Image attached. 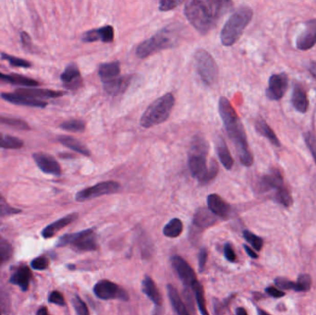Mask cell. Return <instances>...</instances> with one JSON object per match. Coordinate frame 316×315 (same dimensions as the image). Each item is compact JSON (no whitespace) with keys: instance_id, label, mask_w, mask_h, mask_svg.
Returning <instances> with one entry per match:
<instances>
[{"instance_id":"8992f818","label":"cell","mask_w":316,"mask_h":315,"mask_svg":"<svg viewBox=\"0 0 316 315\" xmlns=\"http://www.w3.org/2000/svg\"><path fill=\"white\" fill-rule=\"evenodd\" d=\"M178 40L179 37L176 31L170 27H165L152 37L141 43L136 48V56L140 58H146L156 52L174 47Z\"/></svg>"},{"instance_id":"11a10c76","label":"cell","mask_w":316,"mask_h":315,"mask_svg":"<svg viewBox=\"0 0 316 315\" xmlns=\"http://www.w3.org/2000/svg\"><path fill=\"white\" fill-rule=\"evenodd\" d=\"M308 69H309V71L311 72V75L313 76L316 79V62L311 61V63L309 64Z\"/></svg>"},{"instance_id":"7dc6e473","label":"cell","mask_w":316,"mask_h":315,"mask_svg":"<svg viewBox=\"0 0 316 315\" xmlns=\"http://www.w3.org/2000/svg\"><path fill=\"white\" fill-rule=\"evenodd\" d=\"M48 264L49 263H48V260L47 259V257L40 256V257H37V258L33 260L31 265H32V267L33 269L38 270V271H42V270L48 268Z\"/></svg>"},{"instance_id":"7402d4cb","label":"cell","mask_w":316,"mask_h":315,"mask_svg":"<svg viewBox=\"0 0 316 315\" xmlns=\"http://www.w3.org/2000/svg\"><path fill=\"white\" fill-rule=\"evenodd\" d=\"M78 217L77 214H71L66 217H62L57 221L54 222L52 224L48 225L42 232V236L45 239L52 238L57 234L58 231L61 230L64 227H66L68 225L71 224L72 222L75 221Z\"/></svg>"},{"instance_id":"30bf717a","label":"cell","mask_w":316,"mask_h":315,"mask_svg":"<svg viewBox=\"0 0 316 315\" xmlns=\"http://www.w3.org/2000/svg\"><path fill=\"white\" fill-rule=\"evenodd\" d=\"M94 293L95 296L104 301L113 299H119L122 301L129 300V296L123 288L118 286L116 283L109 280H101L96 283L94 287Z\"/></svg>"},{"instance_id":"52a82bcc","label":"cell","mask_w":316,"mask_h":315,"mask_svg":"<svg viewBox=\"0 0 316 315\" xmlns=\"http://www.w3.org/2000/svg\"><path fill=\"white\" fill-rule=\"evenodd\" d=\"M195 66L204 85L213 86L218 79V67L215 58L205 49H197L194 54Z\"/></svg>"},{"instance_id":"4dcf8cb0","label":"cell","mask_w":316,"mask_h":315,"mask_svg":"<svg viewBox=\"0 0 316 315\" xmlns=\"http://www.w3.org/2000/svg\"><path fill=\"white\" fill-rule=\"evenodd\" d=\"M0 80L8 81V82H10L11 85H20V86L26 87V88L35 87V86L40 85L37 80H33L32 78H28V77H25V76L19 75L17 73H12L10 75H7V74L0 72Z\"/></svg>"},{"instance_id":"74e56055","label":"cell","mask_w":316,"mask_h":315,"mask_svg":"<svg viewBox=\"0 0 316 315\" xmlns=\"http://www.w3.org/2000/svg\"><path fill=\"white\" fill-rule=\"evenodd\" d=\"M274 199L276 202L283 206L289 207L292 205V195L288 187L286 186H284L283 188H280L278 192L275 193Z\"/></svg>"},{"instance_id":"d6986e66","label":"cell","mask_w":316,"mask_h":315,"mask_svg":"<svg viewBox=\"0 0 316 315\" xmlns=\"http://www.w3.org/2000/svg\"><path fill=\"white\" fill-rule=\"evenodd\" d=\"M1 97L4 99L5 101L14 103V104H18V106H24V107H30V108H39V109H45L48 106V103L45 102V101L31 98L28 96H25L23 94H16V93H3L1 94Z\"/></svg>"},{"instance_id":"44dd1931","label":"cell","mask_w":316,"mask_h":315,"mask_svg":"<svg viewBox=\"0 0 316 315\" xmlns=\"http://www.w3.org/2000/svg\"><path fill=\"white\" fill-rule=\"evenodd\" d=\"M132 78H133L132 75L120 76L115 80L104 82L103 83L104 91L108 94L114 96L123 94L128 89L129 85H131Z\"/></svg>"},{"instance_id":"816d5d0a","label":"cell","mask_w":316,"mask_h":315,"mask_svg":"<svg viewBox=\"0 0 316 315\" xmlns=\"http://www.w3.org/2000/svg\"><path fill=\"white\" fill-rule=\"evenodd\" d=\"M207 250L205 249H202L200 250V254H199L198 261H199V269L200 271H203L204 269V266L206 264V261H207Z\"/></svg>"},{"instance_id":"cb8c5ba5","label":"cell","mask_w":316,"mask_h":315,"mask_svg":"<svg viewBox=\"0 0 316 315\" xmlns=\"http://www.w3.org/2000/svg\"><path fill=\"white\" fill-rule=\"evenodd\" d=\"M217 218L218 217L215 216L208 208L201 207L194 214V226L203 229L215 225L217 222Z\"/></svg>"},{"instance_id":"d6a6232c","label":"cell","mask_w":316,"mask_h":315,"mask_svg":"<svg viewBox=\"0 0 316 315\" xmlns=\"http://www.w3.org/2000/svg\"><path fill=\"white\" fill-rule=\"evenodd\" d=\"M24 146V141L20 140L19 138L0 133V148L1 149L18 150V149L23 148Z\"/></svg>"},{"instance_id":"8d00e7d4","label":"cell","mask_w":316,"mask_h":315,"mask_svg":"<svg viewBox=\"0 0 316 315\" xmlns=\"http://www.w3.org/2000/svg\"><path fill=\"white\" fill-rule=\"evenodd\" d=\"M63 131L70 132H83L86 129V123L82 119H69L59 125Z\"/></svg>"},{"instance_id":"4316f807","label":"cell","mask_w":316,"mask_h":315,"mask_svg":"<svg viewBox=\"0 0 316 315\" xmlns=\"http://www.w3.org/2000/svg\"><path fill=\"white\" fill-rule=\"evenodd\" d=\"M57 141H59L62 145L66 146L68 148L75 151L81 155H85V156L91 155V152L87 148V146L74 137L69 136V135H60V136L57 137Z\"/></svg>"},{"instance_id":"5b68a950","label":"cell","mask_w":316,"mask_h":315,"mask_svg":"<svg viewBox=\"0 0 316 315\" xmlns=\"http://www.w3.org/2000/svg\"><path fill=\"white\" fill-rule=\"evenodd\" d=\"M174 106V95L171 93L164 94L147 108L145 112L142 114L140 125L144 129H150L165 122L170 118Z\"/></svg>"},{"instance_id":"603a6c76","label":"cell","mask_w":316,"mask_h":315,"mask_svg":"<svg viewBox=\"0 0 316 315\" xmlns=\"http://www.w3.org/2000/svg\"><path fill=\"white\" fill-rule=\"evenodd\" d=\"M98 75H99L102 83L115 80L118 77H120L119 61H112L101 64L98 68Z\"/></svg>"},{"instance_id":"f546056e","label":"cell","mask_w":316,"mask_h":315,"mask_svg":"<svg viewBox=\"0 0 316 315\" xmlns=\"http://www.w3.org/2000/svg\"><path fill=\"white\" fill-rule=\"evenodd\" d=\"M142 292L151 300L156 305H161L162 296L159 289L156 287V283L149 277L143 279L142 281Z\"/></svg>"},{"instance_id":"ffe728a7","label":"cell","mask_w":316,"mask_h":315,"mask_svg":"<svg viewBox=\"0 0 316 315\" xmlns=\"http://www.w3.org/2000/svg\"><path fill=\"white\" fill-rule=\"evenodd\" d=\"M16 94H23L31 98L43 101L42 99L58 98L64 95L65 93L61 91H53L49 89H40L34 87L19 88L16 90Z\"/></svg>"},{"instance_id":"db71d44e","label":"cell","mask_w":316,"mask_h":315,"mask_svg":"<svg viewBox=\"0 0 316 315\" xmlns=\"http://www.w3.org/2000/svg\"><path fill=\"white\" fill-rule=\"evenodd\" d=\"M244 249H245L246 253L248 254V255L250 256V258L256 259L258 257V255L256 254L255 250L252 249H250V247H248L247 245H244Z\"/></svg>"},{"instance_id":"4fadbf2b","label":"cell","mask_w":316,"mask_h":315,"mask_svg":"<svg viewBox=\"0 0 316 315\" xmlns=\"http://www.w3.org/2000/svg\"><path fill=\"white\" fill-rule=\"evenodd\" d=\"M287 88H288V76L285 73L273 74L268 80L266 96L270 100L278 101L283 97Z\"/></svg>"},{"instance_id":"f907efd6","label":"cell","mask_w":316,"mask_h":315,"mask_svg":"<svg viewBox=\"0 0 316 315\" xmlns=\"http://www.w3.org/2000/svg\"><path fill=\"white\" fill-rule=\"evenodd\" d=\"M20 40H22V43H23L25 49H27L28 51L32 49L33 42H32V39L30 37L28 33H26V32H22L20 33Z\"/></svg>"},{"instance_id":"e0dca14e","label":"cell","mask_w":316,"mask_h":315,"mask_svg":"<svg viewBox=\"0 0 316 315\" xmlns=\"http://www.w3.org/2000/svg\"><path fill=\"white\" fill-rule=\"evenodd\" d=\"M114 28L107 25L101 28L94 29L83 33L81 40L85 43H94L100 41L104 44H110L114 41Z\"/></svg>"},{"instance_id":"484cf974","label":"cell","mask_w":316,"mask_h":315,"mask_svg":"<svg viewBox=\"0 0 316 315\" xmlns=\"http://www.w3.org/2000/svg\"><path fill=\"white\" fill-rule=\"evenodd\" d=\"M216 149H217L218 158L223 166L227 170H231L234 165V160L232 158L230 152L228 150L227 143L223 140L221 136L217 137V141H216Z\"/></svg>"},{"instance_id":"9f6ffc18","label":"cell","mask_w":316,"mask_h":315,"mask_svg":"<svg viewBox=\"0 0 316 315\" xmlns=\"http://www.w3.org/2000/svg\"><path fill=\"white\" fill-rule=\"evenodd\" d=\"M37 315H48V310L47 307H42L40 308L37 311Z\"/></svg>"},{"instance_id":"681fc988","label":"cell","mask_w":316,"mask_h":315,"mask_svg":"<svg viewBox=\"0 0 316 315\" xmlns=\"http://www.w3.org/2000/svg\"><path fill=\"white\" fill-rule=\"evenodd\" d=\"M224 254H225V257H226L227 261L232 262V263L236 261V254H235L234 249L232 248L231 245L229 244V243H226L225 244Z\"/></svg>"},{"instance_id":"ba28073f","label":"cell","mask_w":316,"mask_h":315,"mask_svg":"<svg viewBox=\"0 0 316 315\" xmlns=\"http://www.w3.org/2000/svg\"><path fill=\"white\" fill-rule=\"evenodd\" d=\"M71 245L74 249L80 251H92L98 248L97 245V236L93 229L80 231L73 234H67L61 237L57 246L63 247Z\"/></svg>"},{"instance_id":"f6af8a7d","label":"cell","mask_w":316,"mask_h":315,"mask_svg":"<svg viewBox=\"0 0 316 315\" xmlns=\"http://www.w3.org/2000/svg\"><path fill=\"white\" fill-rule=\"evenodd\" d=\"M74 309L78 315H89V310L87 308V305L85 304V301L80 300V297L76 296L72 301Z\"/></svg>"},{"instance_id":"836d02e7","label":"cell","mask_w":316,"mask_h":315,"mask_svg":"<svg viewBox=\"0 0 316 315\" xmlns=\"http://www.w3.org/2000/svg\"><path fill=\"white\" fill-rule=\"evenodd\" d=\"M194 291V298L197 302L199 310L202 315H210L208 313L207 309H206V302H205V297L203 293V288L202 285L200 284L198 280L194 283V286L191 288Z\"/></svg>"},{"instance_id":"bcb514c9","label":"cell","mask_w":316,"mask_h":315,"mask_svg":"<svg viewBox=\"0 0 316 315\" xmlns=\"http://www.w3.org/2000/svg\"><path fill=\"white\" fill-rule=\"evenodd\" d=\"M181 3L182 1H179V0H161L159 2V10L165 12V11L175 10Z\"/></svg>"},{"instance_id":"ac0fdd59","label":"cell","mask_w":316,"mask_h":315,"mask_svg":"<svg viewBox=\"0 0 316 315\" xmlns=\"http://www.w3.org/2000/svg\"><path fill=\"white\" fill-rule=\"evenodd\" d=\"M207 206L215 216L221 218H227L231 212L230 205L216 193L208 195Z\"/></svg>"},{"instance_id":"c3c4849f","label":"cell","mask_w":316,"mask_h":315,"mask_svg":"<svg viewBox=\"0 0 316 315\" xmlns=\"http://www.w3.org/2000/svg\"><path fill=\"white\" fill-rule=\"evenodd\" d=\"M48 301H49L50 303H54V304H57V305H65L64 297H63V295H62L60 292L58 291L51 292V294L49 295V298H48Z\"/></svg>"},{"instance_id":"b9f144b4","label":"cell","mask_w":316,"mask_h":315,"mask_svg":"<svg viewBox=\"0 0 316 315\" xmlns=\"http://www.w3.org/2000/svg\"><path fill=\"white\" fill-rule=\"evenodd\" d=\"M243 237L252 246V248L256 249V250H261L262 248H263L264 240H263L262 238L255 235L254 233H251V232L248 230L243 231Z\"/></svg>"},{"instance_id":"1f68e13d","label":"cell","mask_w":316,"mask_h":315,"mask_svg":"<svg viewBox=\"0 0 316 315\" xmlns=\"http://www.w3.org/2000/svg\"><path fill=\"white\" fill-rule=\"evenodd\" d=\"M255 129H256L257 132L261 134L262 136L265 137L266 139H268L269 141H271L272 144H274L277 147H280L281 143L279 141V138L276 135L274 131L270 128L267 122L264 120L263 118H259V119L256 120Z\"/></svg>"},{"instance_id":"7c38bea8","label":"cell","mask_w":316,"mask_h":315,"mask_svg":"<svg viewBox=\"0 0 316 315\" xmlns=\"http://www.w3.org/2000/svg\"><path fill=\"white\" fill-rule=\"evenodd\" d=\"M33 158L39 170L45 174L60 176L62 173L61 166L57 159L51 155L46 153H34Z\"/></svg>"},{"instance_id":"83f0119b","label":"cell","mask_w":316,"mask_h":315,"mask_svg":"<svg viewBox=\"0 0 316 315\" xmlns=\"http://www.w3.org/2000/svg\"><path fill=\"white\" fill-rule=\"evenodd\" d=\"M167 294L172 307L178 315H189L184 301L181 300L179 292L172 285H167Z\"/></svg>"},{"instance_id":"f35d334b","label":"cell","mask_w":316,"mask_h":315,"mask_svg":"<svg viewBox=\"0 0 316 315\" xmlns=\"http://www.w3.org/2000/svg\"><path fill=\"white\" fill-rule=\"evenodd\" d=\"M13 254L12 246L8 240L0 235V265L7 263Z\"/></svg>"},{"instance_id":"ee69618b","label":"cell","mask_w":316,"mask_h":315,"mask_svg":"<svg viewBox=\"0 0 316 315\" xmlns=\"http://www.w3.org/2000/svg\"><path fill=\"white\" fill-rule=\"evenodd\" d=\"M275 284L276 286L283 289V290H295L297 291V284L295 282H292L290 280H288L287 278H278L275 279Z\"/></svg>"},{"instance_id":"ab89813d","label":"cell","mask_w":316,"mask_h":315,"mask_svg":"<svg viewBox=\"0 0 316 315\" xmlns=\"http://www.w3.org/2000/svg\"><path fill=\"white\" fill-rule=\"evenodd\" d=\"M1 57L6 61L10 63V66L16 67V68H23V69H29L32 67V63L20 57H14L6 53H1Z\"/></svg>"},{"instance_id":"3957f363","label":"cell","mask_w":316,"mask_h":315,"mask_svg":"<svg viewBox=\"0 0 316 315\" xmlns=\"http://www.w3.org/2000/svg\"><path fill=\"white\" fill-rule=\"evenodd\" d=\"M208 151L209 144L207 141L195 140L191 143L188 166L193 177L202 185L211 182L218 174V165L214 159L211 160L209 167L207 166L206 156Z\"/></svg>"},{"instance_id":"f1b7e54d","label":"cell","mask_w":316,"mask_h":315,"mask_svg":"<svg viewBox=\"0 0 316 315\" xmlns=\"http://www.w3.org/2000/svg\"><path fill=\"white\" fill-rule=\"evenodd\" d=\"M32 278V272L27 266L19 267L17 272H15L10 278V282L16 286H19L24 291H26L29 288L30 280Z\"/></svg>"},{"instance_id":"7a4b0ae2","label":"cell","mask_w":316,"mask_h":315,"mask_svg":"<svg viewBox=\"0 0 316 315\" xmlns=\"http://www.w3.org/2000/svg\"><path fill=\"white\" fill-rule=\"evenodd\" d=\"M218 112L227 135L235 146L237 155L239 156L241 164L245 166H250L254 164V156L247 141L243 124L230 102L224 96L219 99Z\"/></svg>"},{"instance_id":"277c9868","label":"cell","mask_w":316,"mask_h":315,"mask_svg":"<svg viewBox=\"0 0 316 315\" xmlns=\"http://www.w3.org/2000/svg\"><path fill=\"white\" fill-rule=\"evenodd\" d=\"M254 11L248 6H241L237 9L227 23L224 25L220 33V41L225 47H231L241 37L246 27L252 19Z\"/></svg>"},{"instance_id":"9a60e30c","label":"cell","mask_w":316,"mask_h":315,"mask_svg":"<svg viewBox=\"0 0 316 315\" xmlns=\"http://www.w3.org/2000/svg\"><path fill=\"white\" fill-rule=\"evenodd\" d=\"M316 45V19L305 24V28L296 39V47L299 50L306 51Z\"/></svg>"},{"instance_id":"2e32d148","label":"cell","mask_w":316,"mask_h":315,"mask_svg":"<svg viewBox=\"0 0 316 315\" xmlns=\"http://www.w3.org/2000/svg\"><path fill=\"white\" fill-rule=\"evenodd\" d=\"M60 80L67 89L78 90L82 86L80 71L75 63H71L65 68L60 75Z\"/></svg>"},{"instance_id":"6f0895ef","label":"cell","mask_w":316,"mask_h":315,"mask_svg":"<svg viewBox=\"0 0 316 315\" xmlns=\"http://www.w3.org/2000/svg\"><path fill=\"white\" fill-rule=\"evenodd\" d=\"M236 315H248L247 313V310L244 308H238L236 310Z\"/></svg>"},{"instance_id":"5bb4252c","label":"cell","mask_w":316,"mask_h":315,"mask_svg":"<svg viewBox=\"0 0 316 315\" xmlns=\"http://www.w3.org/2000/svg\"><path fill=\"white\" fill-rule=\"evenodd\" d=\"M284 186L286 185L284 184L283 176L281 172L279 170L273 169L269 170L268 173L261 177L257 187L260 193H267L273 190L278 192Z\"/></svg>"},{"instance_id":"6da1fadb","label":"cell","mask_w":316,"mask_h":315,"mask_svg":"<svg viewBox=\"0 0 316 315\" xmlns=\"http://www.w3.org/2000/svg\"><path fill=\"white\" fill-rule=\"evenodd\" d=\"M232 6L231 1L227 0H192L185 4V17L196 31L205 35L231 10Z\"/></svg>"},{"instance_id":"e575fe53","label":"cell","mask_w":316,"mask_h":315,"mask_svg":"<svg viewBox=\"0 0 316 315\" xmlns=\"http://www.w3.org/2000/svg\"><path fill=\"white\" fill-rule=\"evenodd\" d=\"M183 230V225L182 222L179 220V218H173L165 225L163 233L167 238H177L179 237Z\"/></svg>"},{"instance_id":"680465c9","label":"cell","mask_w":316,"mask_h":315,"mask_svg":"<svg viewBox=\"0 0 316 315\" xmlns=\"http://www.w3.org/2000/svg\"><path fill=\"white\" fill-rule=\"evenodd\" d=\"M257 313L258 315H270L268 312H266L265 310H262V309H257Z\"/></svg>"},{"instance_id":"9c48e42d","label":"cell","mask_w":316,"mask_h":315,"mask_svg":"<svg viewBox=\"0 0 316 315\" xmlns=\"http://www.w3.org/2000/svg\"><path fill=\"white\" fill-rule=\"evenodd\" d=\"M119 190H120V184L117 181H114V180L103 181V182L95 184V186L88 187V188L80 191L76 194V201L78 202L89 201V200L100 197L103 195L118 193Z\"/></svg>"},{"instance_id":"60d3db41","label":"cell","mask_w":316,"mask_h":315,"mask_svg":"<svg viewBox=\"0 0 316 315\" xmlns=\"http://www.w3.org/2000/svg\"><path fill=\"white\" fill-rule=\"evenodd\" d=\"M20 210L10 205L5 198L0 194V217H10L19 214Z\"/></svg>"},{"instance_id":"d4e9b609","label":"cell","mask_w":316,"mask_h":315,"mask_svg":"<svg viewBox=\"0 0 316 315\" xmlns=\"http://www.w3.org/2000/svg\"><path fill=\"white\" fill-rule=\"evenodd\" d=\"M291 102H292L293 107L296 109L297 111L301 113H306L308 108H309V100L307 97L306 91L304 90L302 85H298V83L294 85Z\"/></svg>"},{"instance_id":"d590c367","label":"cell","mask_w":316,"mask_h":315,"mask_svg":"<svg viewBox=\"0 0 316 315\" xmlns=\"http://www.w3.org/2000/svg\"><path fill=\"white\" fill-rule=\"evenodd\" d=\"M0 124H3L8 127L13 128L15 130H19V131L30 130L28 123L24 119L9 117V116H0Z\"/></svg>"},{"instance_id":"f5cc1de1","label":"cell","mask_w":316,"mask_h":315,"mask_svg":"<svg viewBox=\"0 0 316 315\" xmlns=\"http://www.w3.org/2000/svg\"><path fill=\"white\" fill-rule=\"evenodd\" d=\"M265 292L268 294L269 296L273 297V298H281V297L285 296V292L276 287H266Z\"/></svg>"},{"instance_id":"7bdbcfd3","label":"cell","mask_w":316,"mask_h":315,"mask_svg":"<svg viewBox=\"0 0 316 315\" xmlns=\"http://www.w3.org/2000/svg\"><path fill=\"white\" fill-rule=\"evenodd\" d=\"M296 284H297V291H309L311 287V277L306 274L300 275Z\"/></svg>"},{"instance_id":"8fae6325","label":"cell","mask_w":316,"mask_h":315,"mask_svg":"<svg viewBox=\"0 0 316 315\" xmlns=\"http://www.w3.org/2000/svg\"><path fill=\"white\" fill-rule=\"evenodd\" d=\"M171 263L175 271L178 274L179 279L184 284L185 287L192 288L194 283L197 281L194 269L192 268V266L185 261L184 259L177 255L172 257Z\"/></svg>"}]
</instances>
